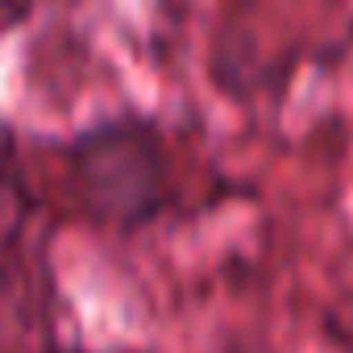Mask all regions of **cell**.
<instances>
[{
    "label": "cell",
    "instance_id": "6da1fadb",
    "mask_svg": "<svg viewBox=\"0 0 353 353\" xmlns=\"http://www.w3.org/2000/svg\"><path fill=\"white\" fill-rule=\"evenodd\" d=\"M63 188L75 221L104 237L129 241L154 229L179 200L166 125L137 108L79 125L63 141Z\"/></svg>",
    "mask_w": 353,
    "mask_h": 353
},
{
    "label": "cell",
    "instance_id": "7a4b0ae2",
    "mask_svg": "<svg viewBox=\"0 0 353 353\" xmlns=\"http://www.w3.org/2000/svg\"><path fill=\"white\" fill-rule=\"evenodd\" d=\"M34 13V0H0V38L13 34L17 26H26Z\"/></svg>",
    "mask_w": 353,
    "mask_h": 353
},
{
    "label": "cell",
    "instance_id": "3957f363",
    "mask_svg": "<svg viewBox=\"0 0 353 353\" xmlns=\"http://www.w3.org/2000/svg\"><path fill=\"white\" fill-rule=\"evenodd\" d=\"M38 353H96V349H88V345H79V341H59V336H46Z\"/></svg>",
    "mask_w": 353,
    "mask_h": 353
},
{
    "label": "cell",
    "instance_id": "277c9868",
    "mask_svg": "<svg viewBox=\"0 0 353 353\" xmlns=\"http://www.w3.org/2000/svg\"><path fill=\"white\" fill-rule=\"evenodd\" d=\"M233 353H241V349H233Z\"/></svg>",
    "mask_w": 353,
    "mask_h": 353
}]
</instances>
